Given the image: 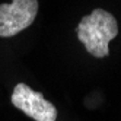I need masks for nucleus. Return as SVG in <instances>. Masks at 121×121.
I'll return each mask as SVG.
<instances>
[{"label":"nucleus","instance_id":"nucleus-1","mask_svg":"<svg viewBox=\"0 0 121 121\" xmlns=\"http://www.w3.org/2000/svg\"><path fill=\"white\" fill-rule=\"evenodd\" d=\"M76 34L92 57L104 58L109 56V42L118 35V22L112 13L98 7L80 19Z\"/></svg>","mask_w":121,"mask_h":121},{"label":"nucleus","instance_id":"nucleus-2","mask_svg":"<svg viewBox=\"0 0 121 121\" xmlns=\"http://www.w3.org/2000/svg\"><path fill=\"white\" fill-rule=\"evenodd\" d=\"M38 0H12L0 4V37L10 38L29 28L38 15Z\"/></svg>","mask_w":121,"mask_h":121},{"label":"nucleus","instance_id":"nucleus-3","mask_svg":"<svg viewBox=\"0 0 121 121\" xmlns=\"http://www.w3.org/2000/svg\"><path fill=\"white\" fill-rule=\"evenodd\" d=\"M12 104L15 108L35 121H56L57 108L53 102L44 98L41 92L31 89L25 83H18L12 92Z\"/></svg>","mask_w":121,"mask_h":121}]
</instances>
